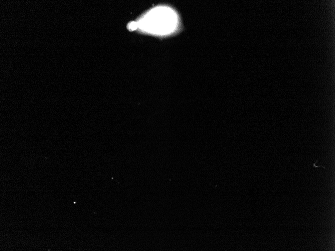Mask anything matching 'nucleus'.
Wrapping results in <instances>:
<instances>
[{"label":"nucleus","mask_w":335,"mask_h":251,"mask_svg":"<svg viewBox=\"0 0 335 251\" xmlns=\"http://www.w3.org/2000/svg\"><path fill=\"white\" fill-rule=\"evenodd\" d=\"M178 18L175 12L166 7L155 8L141 20L139 26L143 30L155 35H164L176 29Z\"/></svg>","instance_id":"nucleus-1"},{"label":"nucleus","mask_w":335,"mask_h":251,"mask_svg":"<svg viewBox=\"0 0 335 251\" xmlns=\"http://www.w3.org/2000/svg\"><path fill=\"white\" fill-rule=\"evenodd\" d=\"M317 161H318V160H316V161H315L314 163H313L312 164V165H313V167L317 168V167H322L323 168L325 169V168L324 166H322V165H320V164L317 165Z\"/></svg>","instance_id":"nucleus-2"}]
</instances>
